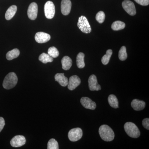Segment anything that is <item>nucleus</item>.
<instances>
[{"mask_svg": "<svg viewBox=\"0 0 149 149\" xmlns=\"http://www.w3.org/2000/svg\"><path fill=\"white\" fill-rule=\"evenodd\" d=\"M5 125L4 119L3 117H0V132L2 131Z\"/></svg>", "mask_w": 149, "mask_h": 149, "instance_id": "31", "label": "nucleus"}, {"mask_svg": "<svg viewBox=\"0 0 149 149\" xmlns=\"http://www.w3.org/2000/svg\"><path fill=\"white\" fill-rule=\"evenodd\" d=\"M112 53L113 52L112 50L109 49L107 50L106 54L104 55L102 58V63L103 64L106 65L109 63Z\"/></svg>", "mask_w": 149, "mask_h": 149, "instance_id": "24", "label": "nucleus"}, {"mask_svg": "<svg viewBox=\"0 0 149 149\" xmlns=\"http://www.w3.org/2000/svg\"><path fill=\"white\" fill-rule=\"evenodd\" d=\"M122 6L124 10L131 16L135 15L136 13V7L134 3L129 0H125L123 2Z\"/></svg>", "mask_w": 149, "mask_h": 149, "instance_id": "7", "label": "nucleus"}, {"mask_svg": "<svg viewBox=\"0 0 149 149\" xmlns=\"http://www.w3.org/2000/svg\"><path fill=\"white\" fill-rule=\"evenodd\" d=\"M55 80L63 87H65L68 84V79L64 73H57L55 75Z\"/></svg>", "mask_w": 149, "mask_h": 149, "instance_id": "15", "label": "nucleus"}, {"mask_svg": "<svg viewBox=\"0 0 149 149\" xmlns=\"http://www.w3.org/2000/svg\"><path fill=\"white\" fill-rule=\"evenodd\" d=\"M39 60L43 63L46 64L47 63L52 62L53 61L54 58L51 57L49 54L43 53L39 56Z\"/></svg>", "mask_w": 149, "mask_h": 149, "instance_id": "22", "label": "nucleus"}, {"mask_svg": "<svg viewBox=\"0 0 149 149\" xmlns=\"http://www.w3.org/2000/svg\"><path fill=\"white\" fill-rule=\"evenodd\" d=\"M109 103L112 107L116 109L118 108V100L116 96L113 95H110L108 97Z\"/></svg>", "mask_w": 149, "mask_h": 149, "instance_id": "21", "label": "nucleus"}, {"mask_svg": "<svg viewBox=\"0 0 149 149\" xmlns=\"http://www.w3.org/2000/svg\"><path fill=\"white\" fill-rule=\"evenodd\" d=\"M48 149H58V143L55 139H51L48 142L47 144Z\"/></svg>", "mask_w": 149, "mask_h": 149, "instance_id": "27", "label": "nucleus"}, {"mask_svg": "<svg viewBox=\"0 0 149 149\" xmlns=\"http://www.w3.org/2000/svg\"><path fill=\"white\" fill-rule=\"evenodd\" d=\"M127 54L126 49L125 46H123L120 48L118 53V57L120 61H123L127 58Z\"/></svg>", "mask_w": 149, "mask_h": 149, "instance_id": "25", "label": "nucleus"}, {"mask_svg": "<svg viewBox=\"0 0 149 149\" xmlns=\"http://www.w3.org/2000/svg\"><path fill=\"white\" fill-rule=\"evenodd\" d=\"M83 131L81 128H73L70 130L68 132V139L72 142H76L81 139L83 136Z\"/></svg>", "mask_w": 149, "mask_h": 149, "instance_id": "6", "label": "nucleus"}, {"mask_svg": "<svg viewBox=\"0 0 149 149\" xmlns=\"http://www.w3.org/2000/svg\"><path fill=\"white\" fill-rule=\"evenodd\" d=\"M99 132L101 138L104 141L109 142L112 141L114 139V132L108 125H101L99 128Z\"/></svg>", "mask_w": 149, "mask_h": 149, "instance_id": "1", "label": "nucleus"}, {"mask_svg": "<svg viewBox=\"0 0 149 149\" xmlns=\"http://www.w3.org/2000/svg\"><path fill=\"white\" fill-rule=\"evenodd\" d=\"M81 80L77 75H72L70 77L68 88L70 91H73L80 85Z\"/></svg>", "mask_w": 149, "mask_h": 149, "instance_id": "11", "label": "nucleus"}, {"mask_svg": "<svg viewBox=\"0 0 149 149\" xmlns=\"http://www.w3.org/2000/svg\"><path fill=\"white\" fill-rule=\"evenodd\" d=\"M124 128L125 132L131 138H138L140 136V130L136 124L132 122H127L124 124Z\"/></svg>", "mask_w": 149, "mask_h": 149, "instance_id": "3", "label": "nucleus"}, {"mask_svg": "<svg viewBox=\"0 0 149 149\" xmlns=\"http://www.w3.org/2000/svg\"><path fill=\"white\" fill-rule=\"evenodd\" d=\"M38 13V6L36 3L33 2L29 5L27 10V15L31 20H34L37 18Z\"/></svg>", "mask_w": 149, "mask_h": 149, "instance_id": "8", "label": "nucleus"}, {"mask_svg": "<svg viewBox=\"0 0 149 149\" xmlns=\"http://www.w3.org/2000/svg\"><path fill=\"white\" fill-rule=\"evenodd\" d=\"M17 81L18 78L16 74L14 72H10L4 79L3 83V87L6 90L12 89L17 85Z\"/></svg>", "mask_w": 149, "mask_h": 149, "instance_id": "2", "label": "nucleus"}, {"mask_svg": "<svg viewBox=\"0 0 149 149\" xmlns=\"http://www.w3.org/2000/svg\"><path fill=\"white\" fill-rule=\"evenodd\" d=\"M72 3L70 0H62L61 2V11L64 15H67L71 10Z\"/></svg>", "mask_w": 149, "mask_h": 149, "instance_id": "14", "label": "nucleus"}, {"mask_svg": "<svg viewBox=\"0 0 149 149\" xmlns=\"http://www.w3.org/2000/svg\"><path fill=\"white\" fill-rule=\"evenodd\" d=\"M85 54L82 52L79 53L76 58V63L77 67L79 68H83L85 67V63L84 61Z\"/></svg>", "mask_w": 149, "mask_h": 149, "instance_id": "20", "label": "nucleus"}, {"mask_svg": "<svg viewBox=\"0 0 149 149\" xmlns=\"http://www.w3.org/2000/svg\"><path fill=\"white\" fill-rule=\"evenodd\" d=\"M139 4L143 6H148L149 4V0H134Z\"/></svg>", "mask_w": 149, "mask_h": 149, "instance_id": "29", "label": "nucleus"}, {"mask_svg": "<svg viewBox=\"0 0 149 149\" xmlns=\"http://www.w3.org/2000/svg\"><path fill=\"white\" fill-rule=\"evenodd\" d=\"M89 89L91 91H99L101 90V87L98 83L97 77L95 74H92L88 80Z\"/></svg>", "mask_w": 149, "mask_h": 149, "instance_id": "10", "label": "nucleus"}, {"mask_svg": "<svg viewBox=\"0 0 149 149\" xmlns=\"http://www.w3.org/2000/svg\"><path fill=\"white\" fill-rule=\"evenodd\" d=\"M50 39V35L45 32H37L35 36V40L36 42L40 44L47 42L49 41Z\"/></svg>", "mask_w": 149, "mask_h": 149, "instance_id": "12", "label": "nucleus"}, {"mask_svg": "<svg viewBox=\"0 0 149 149\" xmlns=\"http://www.w3.org/2000/svg\"><path fill=\"white\" fill-rule=\"evenodd\" d=\"M17 7L16 6L13 5L9 8L8 9L6 12L5 14V18L8 20H10L15 15Z\"/></svg>", "mask_w": 149, "mask_h": 149, "instance_id": "18", "label": "nucleus"}, {"mask_svg": "<svg viewBox=\"0 0 149 149\" xmlns=\"http://www.w3.org/2000/svg\"><path fill=\"white\" fill-rule=\"evenodd\" d=\"M77 26L83 33L88 34L91 33L92 29L87 18L84 16H81L78 19Z\"/></svg>", "mask_w": 149, "mask_h": 149, "instance_id": "4", "label": "nucleus"}, {"mask_svg": "<svg viewBox=\"0 0 149 149\" xmlns=\"http://www.w3.org/2000/svg\"><path fill=\"white\" fill-rule=\"evenodd\" d=\"M143 126L147 130H149V118H146L143 119L142 122Z\"/></svg>", "mask_w": 149, "mask_h": 149, "instance_id": "30", "label": "nucleus"}, {"mask_svg": "<svg viewBox=\"0 0 149 149\" xmlns=\"http://www.w3.org/2000/svg\"><path fill=\"white\" fill-rule=\"evenodd\" d=\"M125 26L124 22L120 21H116L113 22L111 25V28L114 31H118L124 29Z\"/></svg>", "mask_w": 149, "mask_h": 149, "instance_id": "23", "label": "nucleus"}, {"mask_svg": "<svg viewBox=\"0 0 149 149\" xmlns=\"http://www.w3.org/2000/svg\"><path fill=\"white\" fill-rule=\"evenodd\" d=\"M81 104L84 107L87 109L95 110L96 108V104L91 99L87 97H83L80 100Z\"/></svg>", "mask_w": 149, "mask_h": 149, "instance_id": "13", "label": "nucleus"}, {"mask_svg": "<svg viewBox=\"0 0 149 149\" xmlns=\"http://www.w3.org/2000/svg\"><path fill=\"white\" fill-rule=\"evenodd\" d=\"M19 54H20V52L18 49H13L7 53L6 55L7 59L10 61L13 59L17 58L19 56Z\"/></svg>", "mask_w": 149, "mask_h": 149, "instance_id": "19", "label": "nucleus"}, {"mask_svg": "<svg viewBox=\"0 0 149 149\" xmlns=\"http://www.w3.org/2000/svg\"><path fill=\"white\" fill-rule=\"evenodd\" d=\"M131 105L135 110L141 111L145 108L146 107V103L143 101L135 99L132 101Z\"/></svg>", "mask_w": 149, "mask_h": 149, "instance_id": "16", "label": "nucleus"}, {"mask_svg": "<svg viewBox=\"0 0 149 149\" xmlns=\"http://www.w3.org/2000/svg\"><path fill=\"white\" fill-rule=\"evenodd\" d=\"M63 69L65 70L70 69L72 65V60L69 57L65 56L61 60Z\"/></svg>", "mask_w": 149, "mask_h": 149, "instance_id": "17", "label": "nucleus"}, {"mask_svg": "<svg viewBox=\"0 0 149 149\" xmlns=\"http://www.w3.org/2000/svg\"><path fill=\"white\" fill-rule=\"evenodd\" d=\"M10 145L14 148H18L24 146L26 143V139L24 136L18 135L13 137L11 140Z\"/></svg>", "mask_w": 149, "mask_h": 149, "instance_id": "9", "label": "nucleus"}, {"mask_svg": "<svg viewBox=\"0 0 149 149\" xmlns=\"http://www.w3.org/2000/svg\"><path fill=\"white\" fill-rule=\"evenodd\" d=\"M48 54L53 58H56L58 56L59 52L55 47H52L49 48L48 49Z\"/></svg>", "mask_w": 149, "mask_h": 149, "instance_id": "26", "label": "nucleus"}, {"mask_svg": "<svg viewBox=\"0 0 149 149\" xmlns=\"http://www.w3.org/2000/svg\"><path fill=\"white\" fill-rule=\"evenodd\" d=\"M45 15L49 19H52L55 13V7L54 3L51 1H48L46 3L44 7Z\"/></svg>", "mask_w": 149, "mask_h": 149, "instance_id": "5", "label": "nucleus"}, {"mask_svg": "<svg viewBox=\"0 0 149 149\" xmlns=\"http://www.w3.org/2000/svg\"><path fill=\"white\" fill-rule=\"evenodd\" d=\"M105 19V15L104 12L100 11L96 15V19L99 23H102Z\"/></svg>", "mask_w": 149, "mask_h": 149, "instance_id": "28", "label": "nucleus"}]
</instances>
